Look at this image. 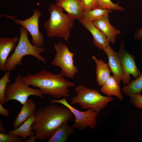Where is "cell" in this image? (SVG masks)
I'll use <instances>...</instances> for the list:
<instances>
[{
	"label": "cell",
	"instance_id": "obj_1",
	"mask_svg": "<svg viewBox=\"0 0 142 142\" xmlns=\"http://www.w3.org/2000/svg\"><path fill=\"white\" fill-rule=\"evenodd\" d=\"M74 116L70 109L63 105L51 103L36 110L32 130L35 132V139L48 140L66 120L73 119Z\"/></svg>",
	"mask_w": 142,
	"mask_h": 142
},
{
	"label": "cell",
	"instance_id": "obj_5",
	"mask_svg": "<svg viewBox=\"0 0 142 142\" xmlns=\"http://www.w3.org/2000/svg\"><path fill=\"white\" fill-rule=\"evenodd\" d=\"M77 95L72 99L71 104H79L83 109L92 108L99 112L114 98L111 97L101 95L96 90L88 88L80 84L75 88Z\"/></svg>",
	"mask_w": 142,
	"mask_h": 142
},
{
	"label": "cell",
	"instance_id": "obj_17",
	"mask_svg": "<svg viewBox=\"0 0 142 142\" xmlns=\"http://www.w3.org/2000/svg\"><path fill=\"white\" fill-rule=\"evenodd\" d=\"M92 59L96 64L95 73L96 80L98 84L102 86L110 76V70L108 64L101 59H99L94 55Z\"/></svg>",
	"mask_w": 142,
	"mask_h": 142
},
{
	"label": "cell",
	"instance_id": "obj_30",
	"mask_svg": "<svg viewBox=\"0 0 142 142\" xmlns=\"http://www.w3.org/2000/svg\"><path fill=\"white\" fill-rule=\"evenodd\" d=\"M0 133H7V132L6 129L4 125L3 124L1 119L0 120Z\"/></svg>",
	"mask_w": 142,
	"mask_h": 142
},
{
	"label": "cell",
	"instance_id": "obj_8",
	"mask_svg": "<svg viewBox=\"0 0 142 142\" xmlns=\"http://www.w3.org/2000/svg\"><path fill=\"white\" fill-rule=\"evenodd\" d=\"M64 97L62 99H53L50 101L51 103H59L68 107L73 114L75 119L72 125L74 129L84 130L87 127L92 129H95L97 123V118L99 113L93 109H88L85 111H81L75 108Z\"/></svg>",
	"mask_w": 142,
	"mask_h": 142
},
{
	"label": "cell",
	"instance_id": "obj_21",
	"mask_svg": "<svg viewBox=\"0 0 142 142\" xmlns=\"http://www.w3.org/2000/svg\"><path fill=\"white\" fill-rule=\"evenodd\" d=\"M142 90V74L134 80H131L130 83L121 88V92L125 95L130 97L136 94H140Z\"/></svg>",
	"mask_w": 142,
	"mask_h": 142
},
{
	"label": "cell",
	"instance_id": "obj_13",
	"mask_svg": "<svg viewBox=\"0 0 142 142\" xmlns=\"http://www.w3.org/2000/svg\"><path fill=\"white\" fill-rule=\"evenodd\" d=\"M19 40L17 37H0V70L4 72L8 57L15 49Z\"/></svg>",
	"mask_w": 142,
	"mask_h": 142
},
{
	"label": "cell",
	"instance_id": "obj_7",
	"mask_svg": "<svg viewBox=\"0 0 142 142\" xmlns=\"http://www.w3.org/2000/svg\"><path fill=\"white\" fill-rule=\"evenodd\" d=\"M56 51L55 57L51 63L53 65L59 67L64 76L73 78L78 73L74 64V53L71 52L67 45L62 42L53 44Z\"/></svg>",
	"mask_w": 142,
	"mask_h": 142
},
{
	"label": "cell",
	"instance_id": "obj_12",
	"mask_svg": "<svg viewBox=\"0 0 142 142\" xmlns=\"http://www.w3.org/2000/svg\"><path fill=\"white\" fill-rule=\"evenodd\" d=\"M108 58L109 67L118 82L120 84L124 72L118 53L115 52L109 46L104 51Z\"/></svg>",
	"mask_w": 142,
	"mask_h": 142
},
{
	"label": "cell",
	"instance_id": "obj_28",
	"mask_svg": "<svg viewBox=\"0 0 142 142\" xmlns=\"http://www.w3.org/2000/svg\"><path fill=\"white\" fill-rule=\"evenodd\" d=\"M134 38L137 41L142 40V27L138 29L135 31Z\"/></svg>",
	"mask_w": 142,
	"mask_h": 142
},
{
	"label": "cell",
	"instance_id": "obj_29",
	"mask_svg": "<svg viewBox=\"0 0 142 142\" xmlns=\"http://www.w3.org/2000/svg\"><path fill=\"white\" fill-rule=\"evenodd\" d=\"M0 114L5 117H7L9 115V111L4 108L2 104L0 103Z\"/></svg>",
	"mask_w": 142,
	"mask_h": 142
},
{
	"label": "cell",
	"instance_id": "obj_10",
	"mask_svg": "<svg viewBox=\"0 0 142 142\" xmlns=\"http://www.w3.org/2000/svg\"><path fill=\"white\" fill-rule=\"evenodd\" d=\"M118 53L124 72L122 81L124 84L128 85L131 82V74L136 79L141 73L136 66L134 56L125 49L123 41L120 44Z\"/></svg>",
	"mask_w": 142,
	"mask_h": 142
},
{
	"label": "cell",
	"instance_id": "obj_24",
	"mask_svg": "<svg viewBox=\"0 0 142 142\" xmlns=\"http://www.w3.org/2000/svg\"><path fill=\"white\" fill-rule=\"evenodd\" d=\"M98 8L109 9L114 10L123 11L124 8L118 3H113L111 0H98Z\"/></svg>",
	"mask_w": 142,
	"mask_h": 142
},
{
	"label": "cell",
	"instance_id": "obj_3",
	"mask_svg": "<svg viewBox=\"0 0 142 142\" xmlns=\"http://www.w3.org/2000/svg\"><path fill=\"white\" fill-rule=\"evenodd\" d=\"M48 11L49 17L43 24L47 36L63 38L68 42L74 19L68 14L64 13L63 9L56 4H50Z\"/></svg>",
	"mask_w": 142,
	"mask_h": 142
},
{
	"label": "cell",
	"instance_id": "obj_16",
	"mask_svg": "<svg viewBox=\"0 0 142 142\" xmlns=\"http://www.w3.org/2000/svg\"><path fill=\"white\" fill-rule=\"evenodd\" d=\"M22 107L13 121V127L17 128L28 118L35 114L37 105L32 99H28Z\"/></svg>",
	"mask_w": 142,
	"mask_h": 142
},
{
	"label": "cell",
	"instance_id": "obj_27",
	"mask_svg": "<svg viewBox=\"0 0 142 142\" xmlns=\"http://www.w3.org/2000/svg\"><path fill=\"white\" fill-rule=\"evenodd\" d=\"M130 101L136 107L142 109V95L140 94H133L130 97Z\"/></svg>",
	"mask_w": 142,
	"mask_h": 142
},
{
	"label": "cell",
	"instance_id": "obj_14",
	"mask_svg": "<svg viewBox=\"0 0 142 142\" xmlns=\"http://www.w3.org/2000/svg\"><path fill=\"white\" fill-rule=\"evenodd\" d=\"M92 22L106 36L110 42L113 44L115 43L116 36L120 34L121 32L110 23L109 14Z\"/></svg>",
	"mask_w": 142,
	"mask_h": 142
},
{
	"label": "cell",
	"instance_id": "obj_19",
	"mask_svg": "<svg viewBox=\"0 0 142 142\" xmlns=\"http://www.w3.org/2000/svg\"><path fill=\"white\" fill-rule=\"evenodd\" d=\"M34 118L35 114L28 118L17 128L9 131L7 134L21 137L22 139L26 140L27 137L35 134L34 131H31Z\"/></svg>",
	"mask_w": 142,
	"mask_h": 142
},
{
	"label": "cell",
	"instance_id": "obj_2",
	"mask_svg": "<svg viewBox=\"0 0 142 142\" xmlns=\"http://www.w3.org/2000/svg\"><path fill=\"white\" fill-rule=\"evenodd\" d=\"M61 73L55 74L45 70L34 74L28 73L22 77L24 82L28 85L38 88L44 95H48L55 99L69 95L70 87L75 84L66 80Z\"/></svg>",
	"mask_w": 142,
	"mask_h": 142
},
{
	"label": "cell",
	"instance_id": "obj_26",
	"mask_svg": "<svg viewBox=\"0 0 142 142\" xmlns=\"http://www.w3.org/2000/svg\"><path fill=\"white\" fill-rule=\"evenodd\" d=\"M22 139L20 136L0 133V142H22Z\"/></svg>",
	"mask_w": 142,
	"mask_h": 142
},
{
	"label": "cell",
	"instance_id": "obj_31",
	"mask_svg": "<svg viewBox=\"0 0 142 142\" xmlns=\"http://www.w3.org/2000/svg\"><path fill=\"white\" fill-rule=\"evenodd\" d=\"M30 138L27 139H26L24 142H35V136L34 135L30 137Z\"/></svg>",
	"mask_w": 142,
	"mask_h": 142
},
{
	"label": "cell",
	"instance_id": "obj_23",
	"mask_svg": "<svg viewBox=\"0 0 142 142\" xmlns=\"http://www.w3.org/2000/svg\"><path fill=\"white\" fill-rule=\"evenodd\" d=\"M11 72H5L4 74L0 79V103H5V93L7 84L10 83L9 77Z\"/></svg>",
	"mask_w": 142,
	"mask_h": 142
},
{
	"label": "cell",
	"instance_id": "obj_22",
	"mask_svg": "<svg viewBox=\"0 0 142 142\" xmlns=\"http://www.w3.org/2000/svg\"><path fill=\"white\" fill-rule=\"evenodd\" d=\"M112 12L110 9L97 8L84 12L81 18L93 22Z\"/></svg>",
	"mask_w": 142,
	"mask_h": 142
},
{
	"label": "cell",
	"instance_id": "obj_32",
	"mask_svg": "<svg viewBox=\"0 0 142 142\" xmlns=\"http://www.w3.org/2000/svg\"><path fill=\"white\" fill-rule=\"evenodd\" d=\"M141 56L142 57V50L141 52Z\"/></svg>",
	"mask_w": 142,
	"mask_h": 142
},
{
	"label": "cell",
	"instance_id": "obj_20",
	"mask_svg": "<svg viewBox=\"0 0 142 142\" xmlns=\"http://www.w3.org/2000/svg\"><path fill=\"white\" fill-rule=\"evenodd\" d=\"M69 121H64L53 135L47 141L48 142H65L68 138L74 133V128L68 124Z\"/></svg>",
	"mask_w": 142,
	"mask_h": 142
},
{
	"label": "cell",
	"instance_id": "obj_15",
	"mask_svg": "<svg viewBox=\"0 0 142 142\" xmlns=\"http://www.w3.org/2000/svg\"><path fill=\"white\" fill-rule=\"evenodd\" d=\"M56 4L74 19H80L83 12L79 0H55Z\"/></svg>",
	"mask_w": 142,
	"mask_h": 142
},
{
	"label": "cell",
	"instance_id": "obj_4",
	"mask_svg": "<svg viewBox=\"0 0 142 142\" xmlns=\"http://www.w3.org/2000/svg\"><path fill=\"white\" fill-rule=\"evenodd\" d=\"M19 40L14 52L8 58L6 62L4 72H11L14 70L17 65H22L23 57L27 55L32 56L45 64L48 60L40 54L45 49L43 46L37 47L33 45L29 40L28 31L22 26L20 28Z\"/></svg>",
	"mask_w": 142,
	"mask_h": 142
},
{
	"label": "cell",
	"instance_id": "obj_11",
	"mask_svg": "<svg viewBox=\"0 0 142 142\" xmlns=\"http://www.w3.org/2000/svg\"><path fill=\"white\" fill-rule=\"evenodd\" d=\"M78 20L93 36V43L95 47L100 50L103 49L104 51L110 46V42L106 36L94 25L92 22L83 18Z\"/></svg>",
	"mask_w": 142,
	"mask_h": 142
},
{
	"label": "cell",
	"instance_id": "obj_18",
	"mask_svg": "<svg viewBox=\"0 0 142 142\" xmlns=\"http://www.w3.org/2000/svg\"><path fill=\"white\" fill-rule=\"evenodd\" d=\"M101 91L103 93L108 96L114 95L121 101L124 99L120 84L118 82L113 75H111L107 81L102 86Z\"/></svg>",
	"mask_w": 142,
	"mask_h": 142
},
{
	"label": "cell",
	"instance_id": "obj_6",
	"mask_svg": "<svg viewBox=\"0 0 142 142\" xmlns=\"http://www.w3.org/2000/svg\"><path fill=\"white\" fill-rule=\"evenodd\" d=\"M13 83L7 84L5 93V103L10 100H15L23 105L32 95L44 98V95L40 89L30 87L23 80L21 75H17Z\"/></svg>",
	"mask_w": 142,
	"mask_h": 142
},
{
	"label": "cell",
	"instance_id": "obj_9",
	"mask_svg": "<svg viewBox=\"0 0 142 142\" xmlns=\"http://www.w3.org/2000/svg\"><path fill=\"white\" fill-rule=\"evenodd\" d=\"M41 14L39 10L35 9L32 16L24 20L15 19L14 17L11 16H7L16 23L21 25L27 30L32 37L31 42L33 45L42 47L44 44V37L39 27V19Z\"/></svg>",
	"mask_w": 142,
	"mask_h": 142
},
{
	"label": "cell",
	"instance_id": "obj_25",
	"mask_svg": "<svg viewBox=\"0 0 142 142\" xmlns=\"http://www.w3.org/2000/svg\"><path fill=\"white\" fill-rule=\"evenodd\" d=\"M83 12L98 8V0H79Z\"/></svg>",
	"mask_w": 142,
	"mask_h": 142
}]
</instances>
